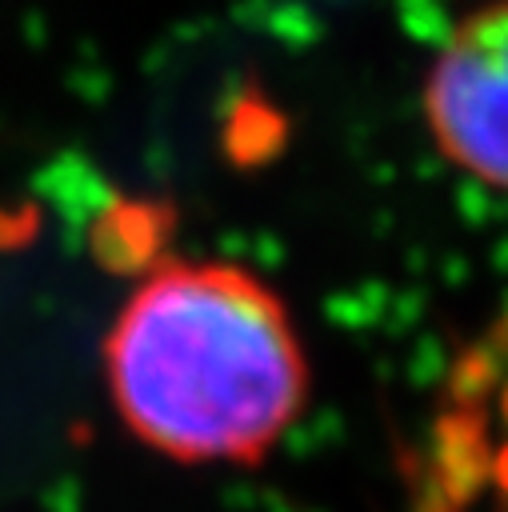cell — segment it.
Instances as JSON below:
<instances>
[{
	"instance_id": "7a4b0ae2",
	"label": "cell",
	"mask_w": 508,
	"mask_h": 512,
	"mask_svg": "<svg viewBox=\"0 0 508 512\" xmlns=\"http://www.w3.org/2000/svg\"><path fill=\"white\" fill-rule=\"evenodd\" d=\"M420 116L448 168L508 196V0L448 28L420 80Z\"/></svg>"
},
{
	"instance_id": "6da1fadb",
	"label": "cell",
	"mask_w": 508,
	"mask_h": 512,
	"mask_svg": "<svg viewBox=\"0 0 508 512\" xmlns=\"http://www.w3.org/2000/svg\"><path fill=\"white\" fill-rule=\"evenodd\" d=\"M100 368L128 436L176 464H260L312 392L292 308L232 260H168L136 280Z\"/></svg>"
}]
</instances>
